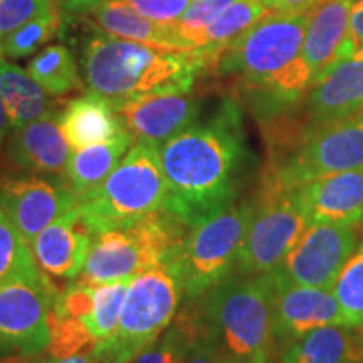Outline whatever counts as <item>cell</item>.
<instances>
[{
	"mask_svg": "<svg viewBox=\"0 0 363 363\" xmlns=\"http://www.w3.org/2000/svg\"><path fill=\"white\" fill-rule=\"evenodd\" d=\"M57 121L66 142L74 150L110 142L126 131L110 99L89 91L71 99L59 111Z\"/></svg>",
	"mask_w": 363,
	"mask_h": 363,
	"instance_id": "obj_21",
	"label": "cell"
},
{
	"mask_svg": "<svg viewBox=\"0 0 363 363\" xmlns=\"http://www.w3.org/2000/svg\"><path fill=\"white\" fill-rule=\"evenodd\" d=\"M352 0H320L308 12L303 56L313 81L325 69L358 48L352 35Z\"/></svg>",
	"mask_w": 363,
	"mask_h": 363,
	"instance_id": "obj_19",
	"label": "cell"
},
{
	"mask_svg": "<svg viewBox=\"0 0 363 363\" xmlns=\"http://www.w3.org/2000/svg\"><path fill=\"white\" fill-rule=\"evenodd\" d=\"M130 281L118 279L94 286L93 308L83 321L96 338V343L111 337L113 331L116 330Z\"/></svg>",
	"mask_w": 363,
	"mask_h": 363,
	"instance_id": "obj_33",
	"label": "cell"
},
{
	"mask_svg": "<svg viewBox=\"0 0 363 363\" xmlns=\"http://www.w3.org/2000/svg\"><path fill=\"white\" fill-rule=\"evenodd\" d=\"M357 229L311 222L276 271L296 284L331 291L345 262L358 246Z\"/></svg>",
	"mask_w": 363,
	"mask_h": 363,
	"instance_id": "obj_13",
	"label": "cell"
},
{
	"mask_svg": "<svg viewBox=\"0 0 363 363\" xmlns=\"http://www.w3.org/2000/svg\"><path fill=\"white\" fill-rule=\"evenodd\" d=\"M184 343V326L175 318L165 333L130 363H179Z\"/></svg>",
	"mask_w": 363,
	"mask_h": 363,
	"instance_id": "obj_36",
	"label": "cell"
},
{
	"mask_svg": "<svg viewBox=\"0 0 363 363\" xmlns=\"http://www.w3.org/2000/svg\"><path fill=\"white\" fill-rule=\"evenodd\" d=\"M0 98L6 106L12 130L57 113L56 103L48 98L38 81L13 62H0Z\"/></svg>",
	"mask_w": 363,
	"mask_h": 363,
	"instance_id": "obj_25",
	"label": "cell"
},
{
	"mask_svg": "<svg viewBox=\"0 0 363 363\" xmlns=\"http://www.w3.org/2000/svg\"><path fill=\"white\" fill-rule=\"evenodd\" d=\"M363 170V111L328 123H311L291 152L279 153L262 180L296 190L320 177Z\"/></svg>",
	"mask_w": 363,
	"mask_h": 363,
	"instance_id": "obj_9",
	"label": "cell"
},
{
	"mask_svg": "<svg viewBox=\"0 0 363 363\" xmlns=\"http://www.w3.org/2000/svg\"><path fill=\"white\" fill-rule=\"evenodd\" d=\"M29 363H98L96 358L93 357V352H83L78 353V355L66 357V358H34L30 357Z\"/></svg>",
	"mask_w": 363,
	"mask_h": 363,
	"instance_id": "obj_40",
	"label": "cell"
},
{
	"mask_svg": "<svg viewBox=\"0 0 363 363\" xmlns=\"http://www.w3.org/2000/svg\"><path fill=\"white\" fill-rule=\"evenodd\" d=\"M189 229V224L163 207L140 220L99 230L74 281L96 286L133 279L150 267L174 259Z\"/></svg>",
	"mask_w": 363,
	"mask_h": 363,
	"instance_id": "obj_5",
	"label": "cell"
},
{
	"mask_svg": "<svg viewBox=\"0 0 363 363\" xmlns=\"http://www.w3.org/2000/svg\"><path fill=\"white\" fill-rule=\"evenodd\" d=\"M269 12L262 0H234L208 27L206 45L194 52L202 59L207 71L214 69L220 54Z\"/></svg>",
	"mask_w": 363,
	"mask_h": 363,
	"instance_id": "obj_26",
	"label": "cell"
},
{
	"mask_svg": "<svg viewBox=\"0 0 363 363\" xmlns=\"http://www.w3.org/2000/svg\"><path fill=\"white\" fill-rule=\"evenodd\" d=\"M33 249L0 208V286L22 278H39Z\"/></svg>",
	"mask_w": 363,
	"mask_h": 363,
	"instance_id": "obj_29",
	"label": "cell"
},
{
	"mask_svg": "<svg viewBox=\"0 0 363 363\" xmlns=\"http://www.w3.org/2000/svg\"><path fill=\"white\" fill-rule=\"evenodd\" d=\"M113 106L136 140L157 145L194 125L201 111V101L190 91L142 94Z\"/></svg>",
	"mask_w": 363,
	"mask_h": 363,
	"instance_id": "obj_16",
	"label": "cell"
},
{
	"mask_svg": "<svg viewBox=\"0 0 363 363\" xmlns=\"http://www.w3.org/2000/svg\"><path fill=\"white\" fill-rule=\"evenodd\" d=\"M76 206L78 199L61 175H0V208L29 246L45 227Z\"/></svg>",
	"mask_w": 363,
	"mask_h": 363,
	"instance_id": "obj_12",
	"label": "cell"
},
{
	"mask_svg": "<svg viewBox=\"0 0 363 363\" xmlns=\"http://www.w3.org/2000/svg\"><path fill=\"white\" fill-rule=\"evenodd\" d=\"M331 293L337 298L345 325L363 330V240L345 262Z\"/></svg>",
	"mask_w": 363,
	"mask_h": 363,
	"instance_id": "obj_30",
	"label": "cell"
},
{
	"mask_svg": "<svg viewBox=\"0 0 363 363\" xmlns=\"http://www.w3.org/2000/svg\"><path fill=\"white\" fill-rule=\"evenodd\" d=\"M52 11H57L56 0H0V39Z\"/></svg>",
	"mask_w": 363,
	"mask_h": 363,
	"instance_id": "obj_35",
	"label": "cell"
},
{
	"mask_svg": "<svg viewBox=\"0 0 363 363\" xmlns=\"http://www.w3.org/2000/svg\"><path fill=\"white\" fill-rule=\"evenodd\" d=\"M57 7L67 13H91L104 0H56Z\"/></svg>",
	"mask_w": 363,
	"mask_h": 363,
	"instance_id": "obj_39",
	"label": "cell"
},
{
	"mask_svg": "<svg viewBox=\"0 0 363 363\" xmlns=\"http://www.w3.org/2000/svg\"><path fill=\"white\" fill-rule=\"evenodd\" d=\"M59 26H61L59 11L35 17L2 39L4 56L9 59L29 57L57 34Z\"/></svg>",
	"mask_w": 363,
	"mask_h": 363,
	"instance_id": "obj_34",
	"label": "cell"
},
{
	"mask_svg": "<svg viewBox=\"0 0 363 363\" xmlns=\"http://www.w3.org/2000/svg\"><path fill=\"white\" fill-rule=\"evenodd\" d=\"M234 0H190L185 12L172 24L184 51H199L206 45L208 27Z\"/></svg>",
	"mask_w": 363,
	"mask_h": 363,
	"instance_id": "obj_32",
	"label": "cell"
},
{
	"mask_svg": "<svg viewBox=\"0 0 363 363\" xmlns=\"http://www.w3.org/2000/svg\"><path fill=\"white\" fill-rule=\"evenodd\" d=\"M294 194L310 224L363 225V170L320 177L301 185Z\"/></svg>",
	"mask_w": 363,
	"mask_h": 363,
	"instance_id": "obj_18",
	"label": "cell"
},
{
	"mask_svg": "<svg viewBox=\"0 0 363 363\" xmlns=\"http://www.w3.org/2000/svg\"><path fill=\"white\" fill-rule=\"evenodd\" d=\"M158 157L169 185L167 208L185 224L238 202L247 157L239 106L225 99L206 123L158 145Z\"/></svg>",
	"mask_w": 363,
	"mask_h": 363,
	"instance_id": "obj_1",
	"label": "cell"
},
{
	"mask_svg": "<svg viewBox=\"0 0 363 363\" xmlns=\"http://www.w3.org/2000/svg\"><path fill=\"white\" fill-rule=\"evenodd\" d=\"M89 93L113 104L150 93H184L207 71L194 51H165L108 34L91 38L83 51Z\"/></svg>",
	"mask_w": 363,
	"mask_h": 363,
	"instance_id": "obj_3",
	"label": "cell"
},
{
	"mask_svg": "<svg viewBox=\"0 0 363 363\" xmlns=\"http://www.w3.org/2000/svg\"><path fill=\"white\" fill-rule=\"evenodd\" d=\"M308 13L269 12L220 54L214 71L235 76L264 116L293 106L313 83L303 56Z\"/></svg>",
	"mask_w": 363,
	"mask_h": 363,
	"instance_id": "obj_2",
	"label": "cell"
},
{
	"mask_svg": "<svg viewBox=\"0 0 363 363\" xmlns=\"http://www.w3.org/2000/svg\"><path fill=\"white\" fill-rule=\"evenodd\" d=\"M93 238L94 230L76 206L57 217L30 242L39 271L51 281L54 288L57 289L59 281L72 283L78 278Z\"/></svg>",
	"mask_w": 363,
	"mask_h": 363,
	"instance_id": "obj_15",
	"label": "cell"
},
{
	"mask_svg": "<svg viewBox=\"0 0 363 363\" xmlns=\"http://www.w3.org/2000/svg\"><path fill=\"white\" fill-rule=\"evenodd\" d=\"M9 126H11V121H9L6 106H4L2 98H0V148H2L4 140H6V135H7Z\"/></svg>",
	"mask_w": 363,
	"mask_h": 363,
	"instance_id": "obj_42",
	"label": "cell"
},
{
	"mask_svg": "<svg viewBox=\"0 0 363 363\" xmlns=\"http://www.w3.org/2000/svg\"><path fill=\"white\" fill-rule=\"evenodd\" d=\"M311 123H328L363 111V45L313 81L306 93Z\"/></svg>",
	"mask_w": 363,
	"mask_h": 363,
	"instance_id": "obj_17",
	"label": "cell"
},
{
	"mask_svg": "<svg viewBox=\"0 0 363 363\" xmlns=\"http://www.w3.org/2000/svg\"><path fill=\"white\" fill-rule=\"evenodd\" d=\"M135 136L128 130L110 142L91 145L74 150L67 160L65 179L78 202L86 195L98 189L108 175L116 169L121 158L133 147Z\"/></svg>",
	"mask_w": 363,
	"mask_h": 363,
	"instance_id": "obj_24",
	"label": "cell"
},
{
	"mask_svg": "<svg viewBox=\"0 0 363 363\" xmlns=\"http://www.w3.org/2000/svg\"><path fill=\"white\" fill-rule=\"evenodd\" d=\"M91 13L94 24L103 30V34L135 40L165 51H184L172 24H160L148 19L125 0H104Z\"/></svg>",
	"mask_w": 363,
	"mask_h": 363,
	"instance_id": "obj_23",
	"label": "cell"
},
{
	"mask_svg": "<svg viewBox=\"0 0 363 363\" xmlns=\"http://www.w3.org/2000/svg\"><path fill=\"white\" fill-rule=\"evenodd\" d=\"M278 363H363V330L330 325L294 340Z\"/></svg>",
	"mask_w": 363,
	"mask_h": 363,
	"instance_id": "obj_22",
	"label": "cell"
},
{
	"mask_svg": "<svg viewBox=\"0 0 363 363\" xmlns=\"http://www.w3.org/2000/svg\"><path fill=\"white\" fill-rule=\"evenodd\" d=\"M320 0H262L271 12L278 13H308Z\"/></svg>",
	"mask_w": 363,
	"mask_h": 363,
	"instance_id": "obj_38",
	"label": "cell"
},
{
	"mask_svg": "<svg viewBox=\"0 0 363 363\" xmlns=\"http://www.w3.org/2000/svg\"><path fill=\"white\" fill-rule=\"evenodd\" d=\"M224 363H233V362H229V360H225V362H224Z\"/></svg>",
	"mask_w": 363,
	"mask_h": 363,
	"instance_id": "obj_46",
	"label": "cell"
},
{
	"mask_svg": "<svg viewBox=\"0 0 363 363\" xmlns=\"http://www.w3.org/2000/svg\"><path fill=\"white\" fill-rule=\"evenodd\" d=\"M195 301L201 305L225 360L274 362L278 338L269 274H233Z\"/></svg>",
	"mask_w": 363,
	"mask_h": 363,
	"instance_id": "obj_4",
	"label": "cell"
},
{
	"mask_svg": "<svg viewBox=\"0 0 363 363\" xmlns=\"http://www.w3.org/2000/svg\"><path fill=\"white\" fill-rule=\"evenodd\" d=\"M352 2H353V4H357V2H360V0H352Z\"/></svg>",
	"mask_w": 363,
	"mask_h": 363,
	"instance_id": "obj_45",
	"label": "cell"
},
{
	"mask_svg": "<svg viewBox=\"0 0 363 363\" xmlns=\"http://www.w3.org/2000/svg\"><path fill=\"white\" fill-rule=\"evenodd\" d=\"M269 278L278 343L289 345L323 326H347L330 289L296 284L278 271L269 272Z\"/></svg>",
	"mask_w": 363,
	"mask_h": 363,
	"instance_id": "obj_14",
	"label": "cell"
},
{
	"mask_svg": "<svg viewBox=\"0 0 363 363\" xmlns=\"http://www.w3.org/2000/svg\"><path fill=\"white\" fill-rule=\"evenodd\" d=\"M252 206V217L234 274L257 276L276 271L310 225L294 190L272 182L261 180Z\"/></svg>",
	"mask_w": 363,
	"mask_h": 363,
	"instance_id": "obj_10",
	"label": "cell"
},
{
	"mask_svg": "<svg viewBox=\"0 0 363 363\" xmlns=\"http://www.w3.org/2000/svg\"><path fill=\"white\" fill-rule=\"evenodd\" d=\"M184 299L174 259L150 267L130 281L120 320L111 337L94 345L98 363H130L174 323Z\"/></svg>",
	"mask_w": 363,
	"mask_h": 363,
	"instance_id": "obj_6",
	"label": "cell"
},
{
	"mask_svg": "<svg viewBox=\"0 0 363 363\" xmlns=\"http://www.w3.org/2000/svg\"><path fill=\"white\" fill-rule=\"evenodd\" d=\"M169 185L158 145L136 140L108 179L78 202L94 234L140 220L167 207Z\"/></svg>",
	"mask_w": 363,
	"mask_h": 363,
	"instance_id": "obj_7",
	"label": "cell"
},
{
	"mask_svg": "<svg viewBox=\"0 0 363 363\" xmlns=\"http://www.w3.org/2000/svg\"><path fill=\"white\" fill-rule=\"evenodd\" d=\"M352 35L358 45H363V0L357 2L352 11Z\"/></svg>",
	"mask_w": 363,
	"mask_h": 363,
	"instance_id": "obj_41",
	"label": "cell"
},
{
	"mask_svg": "<svg viewBox=\"0 0 363 363\" xmlns=\"http://www.w3.org/2000/svg\"><path fill=\"white\" fill-rule=\"evenodd\" d=\"M252 207V199L234 202L190 225L174 256L185 301L202 298L234 274Z\"/></svg>",
	"mask_w": 363,
	"mask_h": 363,
	"instance_id": "obj_8",
	"label": "cell"
},
{
	"mask_svg": "<svg viewBox=\"0 0 363 363\" xmlns=\"http://www.w3.org/2000/svg\"><path fill=\"white\" fill-rule=\"evenodd\" d=\"M177 320L184 326L185 343L179 363H224L216 335L203 318L199 301H187L184 310L177 313Z\"/></svg>",
	"mask_w": 363,
	"mask_h": 363,
	"instance_id": "obj_28",
	"label": "cell"
},
{
	"mask_svg": "<svg viewBox=\"0 0 363 363\" xmlns=\"http://www.w3.org/2000/svg\"><path fill=\"white\" fill-rule=\"evenodd\" d=\"M26 71L49 96H65L72 91L83 89L74 56L66 45L56 44L44 48L30 59Z\"/></svg>",
	"mask_w": 363,
	"mask_h": 363,
	"instance_id": "obj_27",
	"label": "cell"
},
{
	"mask_svg": "<svg viewBox=\"0 0 363 363\" xmlns=\"http://www.w3.org/2000/svg\"><path fill=\"white\" fill-rule=\"evenodd\" d=\"M125 2L148 19L160 24H174L189 7L190 0H125Z\"/></svg>",
	"mask_w": 363,
	"mask_h": 363,
	"instance_id": "obj_37",
	"label": "cell"
},
{
	"mask_svg": "<svg viewBox=\"0 0 363 363\" xmlns=\"http://www.w3.org/2000/svg\"><path fill=\"white\" fill-rule=\"evenodd\" d=\"M59 111L13 130L7 153L21 170L40 175H62L66 172L71 147L59 128Z\"/></svg>",
	"mask_w": 363,
	"mask_h": 363,
	"instance_id": "obj_20",
	"label": "cell"
},
{
	"mask_svg": "<svg viewBox=\"0 0 363 363\" xmlns=\"http://www.w3.org/2000/svg\"><path fill=\"white\" fill-rule=\"evenodd\" d=\"M30 357H4L0 358V363H29Z\"/></svg>",
	"mask_w": 363,
	"mask_h": 363,
	"instance_id": "obj_43",
	"label": "cell"
},
{
	"mask_svg": "<svg viewBox=\"0 0 363 363\" xmlns=\"http://www.w3.org/2000/svg\"><path fill=\"white\" fill-rule=\"evenodd\" d=\"M2 56H4V48H2V39H0V62H2Z\"/></svg>",
	"mask_w": 363,
	"mask_h": 363,
	"instance_id": "obj_44",
	"label": "cell"
},
{
	"mask_svg": "<svg viewBox=\"0 0 363 363\" xmlns=\"http://www.w3.org/2000/svg\"><path fill=\"white\" fill-rule=\"evenodd\" d=\"M96 338L81 318L59 313L52 308L49 315L48 357L66 358L83 352H93Z\"/></svg>",
	"mask_w": 363,
	"mask_h": 363,
	"instance_id": "obj_31",
	"label": "cell"
},
{
	"mask_svg": "<svg viewBox=\"0 0 363 363\" xmlns=\"http://www.w3.org/2000/svg\"><path fill=\"white\" fill-rule=\"evenodd\" d=\"M56 294L44 274L0 286V355L38 357L45 352Z\"/></svg>",
	"mask_w": 363,
	"mask_h": 363,
	"instance_id": "obj_11",
	"label": "cell"
}]
</instances>
